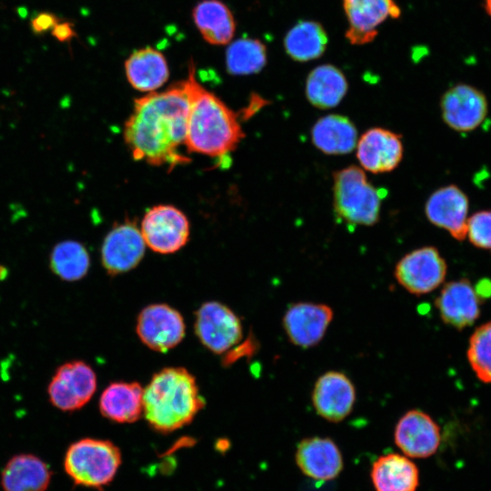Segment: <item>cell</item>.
Instances as JSON below:
<instances>
[{"mask_svg":"<svg viewBox=\"0 0 491 491\" xmlns=\"http://www.w3.org/2000/svg\"><path fill=\"white\" fill-rule=\"evenodd\" d=\"M190 109L187 79L165 91L137 98L124 127L125 142L135 160L173 169L189 158L180 153Z\"/></svg>","mask_w":491,"mask_h":491,"instance_id":"6da1fadb","label":"cell"},{"mask_svg":"<svg viewBox=\"0 0 491 491\" xmlns=\"http://www.w3.org/2000/svg\"><path fill=\"white\" fill-rule=\"evenodd\" d=\"M190 109L185 146L189 153L221 157L234 151L245 136L238 115L205 89L190 70Z\"/></svg>","mask_w":491,"mask_h":491,"instance_id":"7a4b0ae2","label":"cell"},{"mask_svg":"<svg viewBox=\"0 0 491 491\" xmlns=\"http://www.w3.org/2000/svg\"><path fill=\"white\" fill-rule=\"evenodd\" d=\"M204 406L195 376L184 367L155 373L143 393V413L160 432H172L190 423Z\"/></svg>","mask_w":491,"mask_h":491,"instance_id":"3957f363","label":"cell"},{"mask_svg":"<svg viewBox=\"0 0 491 491\" xmlns=\"http://www.w3.org/2000/svg\"><path fill=\"white\" fill-rule=\"evenodd\" d=\"M385 188L372 185L356 165H349L333 175V205L336 218L349 227L370 226L380 217Z\"/></svg>","mask_w":491,"mask_h":491,"instance_id":"277c9868","label":"cell"},{"mask_svg":"<svg viewBox=\"0 0 491 491\" xmlns=\"http://www.w3.org/2000/svg\"><path fill=\"white\" fill-rule=\"evenodd\" d=\"M121 464L118 447L108 440L83 438L67 449L64 466L75 485L100 488L115 477Z\"/></svg>","mask_w":491,"mask_h":491,"instance_id":"5b68a950","label":"cell"},{"mask_svg":"<svg viewBox=\"0 0 491 491\" xmlns=\"http://www.w3.org/2000/svg\"><path fill=\"white\" fill-rule=\"evenodd\" d=\"M94 369L82 360L64 363L55 370L47 386L51 404L62 411L83 407L96 390Z\"/></svg>","mask_w":491,"mask_h":491,"instance_id":"8992f818","label":"cell"},{"mask_svg":"<svg viewBox=\"0 0 491 491\" xmlns=\"http://www.w3.org/2000/svg\"><path fill=\"white\" fill-rule=\"evenodd\" d=\"M140 230L150 249L165 255L176 252L187 243L190 225L178 208L158 205L145 213Z\"/></svg>","mask_w":491,"mask_h":491,"instance_id":"52a82bcc","label":"cell"},{"mask_svg":"<svg viewBox=\"0 0 491 491\" xmlns=\"http://www.w3.org/2000/svg\"><path fill=\"white\" fill-rule=\"evenodd\" d=\"M447 266L434 246H423L405 255L396 265L395 277L407 292L421 296L432 292L445 280Z\"/></svg>","mask_w":491,"mask_h":491,"instance_id":"ba28073f","label":"cell"},{"mask_svg":"<svg viewBox=\"0 0 491 491\" xmlns=\"http://www.w3.org/2000/svg\"><path fill=\"white\" fill-rule=\"evenodd\" d=\"M195 332L207 349L222 354L241 340L243 328L239 317L229 307L209 301L196 311Z\"/></svg>","mask_w":491,"mask_h":491,"instance_id":"9c48e42d","label":"cell"},{"mask_svg":"<svg viewBox=\"0 0 491 491\" xmlns=\"http://www.w3.org/2000/svg\"><path fill=\"white\" fill-rule=\"evenodd\" d=\"M136 333L148 348L167 352L183 340L185 325L176 309L165 304H153L139 313Z\"/></svg>","mask_w":491,"mask_h":491,"instance_id":"30bf717a","label":"cell"},{"mask_svg":"<svg viewBox=\"0 0 491 491\" xmlns=\"http://www.w3.org/2000/svg\"><path fill=\"white\" fill-rule=\"evenodd\" d=\"M440 108L444 122L457 132L476 129L486 119L488 103L486 95L468 84H457L442 95Z\"/></svg>","mask_w":491,"mask_h":491,"instance_id":"8fae6325","label":"cell"},{"mask_svg":"<svg viewBox=\"0 0 491 491\" xmlns=\"http://www.w3.org/2000/svg\"><path fill=\"white\" fill-rule=\"evenodd\" d=\"M342 4L348 24L346 38L351 45L371 43L386 20L401 15L395 0H342Z\"/></svg>","mask_w":491,"mask_h":491,"instance_id":"7c38bea8","label":"cell"},{"mask_svg":"<svg viewBox=\"0 0 491 491\" xmlns=\"http://www.w3.org/2000/svg\"><path fill=\"white\" fill-rule=\"evenodd\" d=\"M333 316V309L326 304L298 302L286 311L283 327L293 345L310 348L323 339Z\"/></svg>","mask_w":491,"mask_h":491,"instance_id":"4fadbf2b","label":"cell"},{"mask_svg":"<svg viewBox=\"0 0 491 491\" xmlns=\"http://www.w3.org/2000/svg\"><path fill=\"white\" fill-rule=\"evenodd\" d=\"M145 243L141 230L133 222L118 224L105 235L101 260L105 271L115 276L135 268L142 260Z\"/></svg>","mask_w":491,"mask_h":491,"instance_id":"5bb4252c","label":"cell"},{"mask_svg":"<svg viewBox=\"0 0 491 491\" xmlns=\"http://www.w3.org/2000/svg\"><path fill=\"white\" fill-rule=\"evenodd\" d=\"M394 440L405 456L426 458L439 447L440 428L428 414L412 409L406 412L396 423Z\"/></svg>","mask_w":491,"mask_h":491,"instance_id":"9a60e30c","label":"cell"},{"mask_svg":"<svg viewBox=\"0 0 491 491\" xmlns=\"http://www.w3.org/2000/svg\"><path fill=\"white\" fill-rule=\"evenodd\" d=\"M356 403V388L351 379L339 371H327L315 383L312 404L318 416L338 423L352 412Z\"/></svg>","mask_w":491,"mask_h":491,"instance_id":"2e32d148","label":"cell"},{"mask_svg":"<svg viewBox=\"0 0 491 491\" xmlns=\"http://www.w3.org/2000/svg\"><path fill=\"white\" fill-rule=\"evenodd\" d=\"M468 209L467 195L455 185L436 189L425 205V213L429 222L445 229L458 241L466 236Z\"/></svg>","mask_w":491,"mask_h":491,"instance_id":"e0dca14e","label":"cell"},{"mask_svg":"<svg viewBox=\"0 0 491 491\" xmlns=\"http://www.w3.org/2000/svg\"><path fill=\"white\" fill-rule=\"evenodd\" d=\"M404 155L401 136L386 128L366 130L356 144V157L363 169L382 174L393 171Z\"/></svg>","mask_w":491,"mask_h":491,"instance_id":"ac0fdd59","label":"cell"},{"mask_svg":"<svg viewBox=\"0 0 491 491\" xmlns=\"http://www.w3.org/2000/svg\"><path fill=\"white\" fill-rule=\"evenodd\" d=\"M295 459L301 472L316 481L335 479L344 466L340 449L329 437L302 439L297 444Z\"/></svg>","mask_w":491,"mask_h":491,"instance_id":"d6986e66","label":"cell"},{"mask_svg":"<svg viewBox=\"0 0 491 491\" xmlns=\"http://www.w3.org/2000/svg\"><path fill=\"white\" fill-rule=\"evenodd\" d=\"M435 306L443 322L458 330L473 325L480 314L478 294L465 278L446 283Z\"/></svg>","mask_w":491,"mask_h":491,"instance_id":"ffe728a7","label":"cell"},{"mask_svg":"<svg viewBox=\"0 0 491 491\" xmlns=\"http://www.w3.org/2000/svg\"><path fill=\"white\" fill-rule=\"evenodd\" d=\"M370 476L376 491H416L419 485L416 465L408 456L397 453L378 456Z\"/></svg>","mask_w":491,"mask_h":491,"instance_id":"44dd1931","label":"cell"},{"mask_svg":"<svg viewBox=\"0 0 491 491\" xmlns=\"http://www.w3.org/2000/svg\"><path fill=\"white\" fill-rule=\"evenodd\" d=\"M314 145L326 155L351 153L358 141L357 129L346 116L330 114L319 118L311 129Z\"/></svg>","mask_w":491,"mask_h":491,"instance_id":"7402d4cb","label":"cell"},{"mask_svg":"<svg viewBox=\"0 0 491 491\" xmlns=\"http://www.w3.org/2000/svg\"><path fill=\"white\" fill-rule=\"evenodd\" d=\"M51 471L39 457L31 454L13 456L1 476L5 491H45L51 480Z\"/></svg>","mask_w":491,"mask_h":491,"instance_id":"603a6c76","label":"cell"},{"mask_svg":"<svg viewBox=\"0 0 491 491\" xmlns=\"http://www.w3.org/2000/svg\"><path fill=\"white\" fill-rule=\"evenodd\" d=\"M143 393L135 382L111 383L100 396V412L114 422L133 423L143 413Z\"/></svg>","mask_w":491,"mask_h":491,"instance_id":"cb8c5ba5","label":"cell"},{"mask_svg":"<svg viewBox=\"0 0 491 491\" xmlns=\"http://www.w3.org/2000/svg\"><path fill=\"white\" fill-rule=\"evenodd\" d=\"M125 71L129 84L141 92H154L169 77L165 56L151 47L135 51L125 61Z\"/></svg>","mask_w":491,"mask_h":491,"instance_id":"d4e9b609","label":"cell"},{"mask_svg":"<svg viewBox=\"0 0 491 491\" xmlns=\"http://www.w3.org/2000/svg\"><path fill=\"white\" fill-rule=\"evenodd\" d=\"M347 90L348 83L346 75L331 64L315 67L306 77V99L319 109H330L338 105Z\"/></svg>","mask_w":491,"mask_h":491,"instance_id":"484cf974","label":"cell"},{"mask_svg":"<svg viewBox=\"0 0 491 491\" xmlns=\"http://www.w3.org/2000/svg\"><path fill=\"white\" fill-rule=\"evenodd\" d=\"M194 22L204 37L213 45L228 44L235 31L229 8L220 0H203L193 11Z\"/></svg>","mask_w":491,"mask_h":491,"instance_id":"4316f807","label":"cell"},{"mask_svg":"<svg viewBox=\"0 0 491 491\" xmlns=\"http://www.w3.org/2000/svg\"><path fill=\"white\" fill-rule=\"evenodd\" d=\"M328 35L324 26L313 20H302L286 34L284 47L288 56L296 62L319 58L326 51Z\"/></svg>","mask_w":491,"mask_h":491,"instance_id":"83f0119b","label":"cell"},{"mask_svg":"<svg viewBox=\"0 0 491 491\" xmlns=\"http://www.w3.org/2000/svg\"><path fill=\"white\" fill-rule=\"evenodd\" d=\"M52 272L60 279L74 282L88 272L90 256L83 244L75 240H64L52 249L49 257Z\"/></svg>","mask_w":491,"mask_h":491,"instance_id":"f1b7e54d","label":"cell"},{"mask_svg":"<svg viewBox=\"0 0 491 491\" xmlns=\"http://www.w3.org/2000/svg\"><path fill=\"white\" fill-rule=\"evenodd\" d=\"M266 47L258 39L243 37L226 49V69L232 75H245L260 72L266 64Z\"/></svg>","mask_w":491,"mask_h":491,"instance_id":"f546056e","label":"cell"},{"mask_svg":"<svg viewBox=\"0 0 491 491\" xmlns=\"http://www.w3.org/2000/svg\"><path fill=\"white\" fill-rule=\"evenodd\" d=\"M466 354L477 378L484 383H491V321L475 330Z\"/></svg>","mask_w":491,"mask_h":491,"instance_id":"4dcf8cb0","label":"cell"},{"mask_svg":"<svg viewBox=\"0 0 491 491\" xmlns=\"http://www.w3.org/2000/svg\"><path fill=\"white\" fill-rule=\"evenodd\" d=\"M466 236L478 248L491 250V210H483L468 217Z\"/></svg>","mask_w":491,"mask_h":491,"instance_id":"1f68e13d","label":"cell"},{"mask_svg":"<svg viewBox=\"0 0 491 491\" xmlns=\"http://www.w3.org/2000/svg\"><path fill=\"white\" fill-rule=\"evenodd\" d=\"M61 18L52 12L43 11L35 14L30 20V29L35 35L51 32Z\"/></svg>","mask_w":491,"mask_h":491,"instance_id":"d6a6232c","label":"cell"},{"mask_svg":"<svg viewBox=\"0 0 491 491\" xmlns=\"http://www.w3.org/2000/svg\"><path fill=\"white\" fill-rule=\"evenodd\" d=\"M50 33L59 43H70V41L76 36L74 23L66 20H60Z\"/></svg>","mask_w":491,"mask_h":491,"instance_id":"836d02e7","label":"cell"},{"mask_svg":"<svg viewBox=\"0 0 491 491\" xmlns=\"http://www.w3.org/2000/svg\"><path fill=\"white\" fill-rule=\"evenodd\" d=\"M484 8L487 15L491 17V0H484Z\"/></svg>","mask_w":491,"mask_h":491,"instance_id":"e575fe53","label":"cell"}]
</instances>
